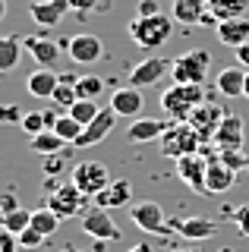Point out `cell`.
<instances>
[{"label": "cell", "mask_w": 249, "mask_h": 252, "mask_svg": "<svg viewBox=\"0 0 249 252\" xmlns=\"http://www.w3.org/2000/svg\"><path fill=\"white\" fill-rule=\"evenodd\" d=\"M174 35V16H136L129 19V38L142 47V51H158L164 47Z\"/></svg>", "instance_id": "6da1fadb"}, {"label": "cell", "mask_w": 249, "mask_h": 252, "mask_svg": "<svg viewBox=\"0 0 249 252\" xmlns=\"http://www.w3.org/2000/svg\"><path fill=\"white\" fill-rule=\"evenodd\" d=\"M205 101V89L202 85H186V82H174L161 92V110L170 120H189V114Z\"/></svg>", "instance_id": "7a4b0ae2"}, {"label": "cell", "mask_w": 249, "mask_h": 252, "mask_svg": "<svg viewBox=\"0 0 249 252\" xmlns=\"http://www.w3.org/2000/svg\"><path fill=\"white\" fill-rule=\"evenodd\" d=\"M158 142H161V155L174 158V161H180V158L192 155V152H202V145H205V142L199 139V132L186 120H170V126L164 129V136Z\"/></svg>", "instance_id": "3957f363"}, {"label": "cell", "mask_w": 249, "mask_h": 252, "mask_svg": "<svg viewBox=\"0 0 249 252\" xmlns=\"http://www.w3.org/2000/svg\"><path fill=\"white\" fill-rule=\"evenodd\" d=\"M208 66H212V54L205 47H192V51L170 60V79L186 85H202L208 76Z\"/></svg>", "instance_id": "277c9868"}, {"label": "cell", "mask_w": 249, "mask_h": 252, "mask_svg": "<svg viewBox=\"0 0 249 252\" xmlns=\"http://www.w3.org/2000/svg\"><path fill=\"white\" fill-rule=\"evenodd\" d=\"M111 180H114L111 170L101 161H79L73 167V173H69V183H76V189H79L82 195H89V199H95L101 189L111 186Z\"/></svg>", "instance_id": "5b68a950"}, {"label": "cell", "mask_w": 249, "mask_h": 252, "mask_svg": "<svg viewBox=\"0 0 249 252\" xmlns=\"http://www.w3.org/2000/svg\"><path fill=\"white\" fill-rule=\"evenodd\" d=\"M85 202H89V195H82L79 189H76V183H57L51 189V195H48V208L63 220L79 215L85 208Z\"/></svg>", "instance_id": "8992f818"}, {"label": "cell", "mask_w": 249, "mask_h": 252, "mask_svg": "<svg viewBox=\"0 0 249 252\" xmlns=\"http://www.w3.org/2000/svg\"><path fill=\"white\" fill-rule=\"evenodd\" d=\"M224 117H227V114H224V107L218 104V101H208V98H205V101H202V104L189 114V120H186V123H189L192 129L199 132L202 142H212Z\"/></svg>", "instance_id": "52a82bcc"}, {"label": "cell", "mask_w": 249, "mask_h": 252, "mask_svg": "<svg viewBox=\"0 0 249 252\" xmlns=\"http://www.w3.org/2000/svg\"><path fill=\"white\" fill-rule=\"evenodd\" d=\"M82 230L92 236V240H104V243H117L120 240V227H117V220L111 218V211L107 208H98V205H92V208H85L82 215Z\"/></svg>", "instance_id": "ba28073f"}, {"label": "cell", "mask_w": 249, "mask_h": 252, "mask_svg": "<svg viewBox=\"0 0 249 252\" xmlns=\"http://www.w3.org/2000/svg\"><path fill=\"white\" fill-rule=\"evenodd\" d=\"M129 218H133V224L139 230H145V233H167L170 230L161 205L152 202V199H139L136 205H129Z\"/></svg>", "instance_id": "9c48e42d"}, {"label": "cell", "mask_w": 249, "mask_h": 252, "mask_svg": "<svg viewBox=\"0 0 249 252\" xmlns=\"http://www.w3.org/2000/svg\"><path fill=\"white\" fill-rule=\"evenodd\" d=\"M205 173H208V158L202 152H192V155H186V158L177 161V177H180L192 192H199V195L208 192V189H205Z\"/></svg>", "instance_id": "30bf717a"}, {"label": "cell", "mask_w": 249, "mask_h": 252, "mask_svg": "<svg viewBox=\"0 0 249 252\" xmlns=\"http://www.w3.org/2000/svg\"><path fill=\"white\" fill-rule=\"evenodd\" d=\"M212 142H215L218 152H240L243 142H246V123H243V117L227 114L221 120V126H218V132H215Z\"/></svg>", "instance_id": "8fae6325"}, {"label": "cell", "mask_w": 249, "mask_h": 252, "mask_svg": "<svg viewBox=\"0 0 249 252\" xmlns=\"http://www.w3.org/2000/svg\"><path fill=\"white\" fill-rule=\"evenodd\" d=\"M170 73V60L164 57H145L139 60L133 69H129V85H136V89H149V85L161 82Z\"/></svg>", "instance_id": "7c38bea8"}, {"label": "cell", "mask_w": 249, "mask_h": 252, "mask_svg": "<svg viewBox=\"0 0 249 252\" xmlns=\"http://www.w3.org/2000/svg\"><path fill=\"white\" fill-rule=\"evenodd\" d=\"M202 155L208 158V173H205V189H208V192H212V195H221V192H227V189H233V183H237V173H233L218 155L208 152V148H202Z\"/></svg>", "instance_id": "4fadbf2b"}, {"label": "cell", "mask_w": 249, "mask_h": 252, "mask_svg": "<svg viewBox=\"0 0 249 252\" xmlns=\"http://www.w3.org/2000/svg\"><path fill=\"white\" fill-rule=\"evenodd\" d=\"M107 104L114 107L117 117H129V120H136V117L142 114V107H145V94H142V89H136V85H123V89H117L111 94Z\"/></svg>", "instance_id": "5bb4252c"}, {"label": "cell", "mask_w": 249, "mask_h": 252, "mask_svg": "<svg viewBox=\"0 0 249 252\" xmlns=\"http://www.w3.org/2000/svg\"><path fill=\"white\" fill-rule=\"evenodd\" d=\"M66 54L73 57L76 63H95L104 57V44H101V38L98 35H89V32H82V35H73L69 38V47H66Z\"/></svg>", "instance_id": "9a60e30c"}, {"label": "cell", "mask_w": 249, "mask_h": 252, "mask_svg": "<svg viewBox=\"0 0 249 252\" xmlns=\"http://www.w3.org/2000/svg\"><path fill=\"white\" fill-rule=\"evenodd\" d=\"M114 120H117L114 107H111V104H107V107H101V110H98V117H95V120H92V123L82 129V136L76 139V145H73V148H89V145H98V142H101V139L107 136V132L114 129Z\"/></svg>", "instance_id": "2e32d148"}, {"label": "cell", "mask_w": 249, "mask_h": 252, "mask_svg": "<svg viewBox=\"0 0 249 252\" xmlns=\"http://www.w3.org/2000/svg\"><path fill=\"white\" fill-rule=\"evenodd\" d=\"M66 10H69V0H32V3H29V16H32V22L41 26V29H54L63 19Z\"/></svg>", "instance_id": "e0dca14e"}, {"label": "cell", "mask_w": 249, "mask_h": 252, "mask_svg": "<svg viewBox=\"0 0 249 252\" xmlns=\"http://www.w3.org/2000/svg\"><path fill=\"white\" fill-rule=\"evenodd\" d=\"M170 230L199 243V240H212L218 233V220H212V218H174L170 220Z\"/></svg>", "instance_id": "ac0fdd59"}, {"label": "cell", "mask_w": 249, "mask_h": 252, "mask_svg": "<svg viewBox=\"0 0 249 252\" xmlns=\"http://www.w3.org/2000/svg\"><path fill=\"white\" fill-rule=\"evenodd\" d=\"M22 47H26L29 57H32L38 66H44V69H54V63L60 60V44L51 41V38L29 35V38H22Z\"/></svg>", "instance_id": "d6986e66"}, {"label": "cell", "mask_w": 249, "mask_h": 252, "mask_svg": "<svg viewBox=\"0 0 249 252\" xmlns=\"http://www.w3.org/2000/svg\"><path fill=\"white\" fill-rule=\"evenodd\" d=\"M133 202V186H129V180H111V186L101 189L95 195V205L98 208H120V205H129Z\"/></svg>", "instance_id": "ffe728a7"}, {"label": "cell", "mask_w": 249, "mask_h": 252, "mask_svg": "<svg viewBox=\"0 0 249 252\" xmlns=\"http://www.w3.org/2000/svg\"><path fill=\"white\" fill-rule=\"evenodd\" d=\"M218 32V41L227 44V47H240L249 41V19L246 16H237V19H224L215 26Z\"/></svg>", "instance_id": "44dd1931"}, {"label": "cell", "mask_w": 249, "mask_h": 252, "mask_svg": "<svg viewBox=\"0 0 249 252\" xmlns=\"http://www.w3.org/2000/svg\"><path fill=\"white\" fill-rule=\"evenodd\" d=\"M167 126H170V120H158V117H136L133 126L126 129V139L129 142H152V139L164 136Z\"/></svg>", "instance_id": "7402d4cb"}, {"label": "cell", "mask_w": 249, "mask_h": 252, "mask_svg": "<svg viewBox=\"0 0 249 252\" xmlns=\"http://www.w3.org/2000/svg\"><path fill=\"white\" fill-rule=\"evenodd\" d=\"M218 85V94L224 98H243V89H246V69L243 66H224L215 79Z\"/></svg>", "instance_id": "603a6c76"}, {"label": "cell", "mask_w": 249, "mask_h": 252, "mask_svg": "<svg viewBox=\"0 0 249 252\" xmlns=\"http://www.w3.org/2000/svg\"><path fill=\"white\" fill-rule=\"evenodd\" d=\"M29 94H35V98H41V101H51V94L54 89L60 85V73H54V69H44V66H38L32 76H29Z\"/></svg>", "instance_id": "cb8c5ba5"}, {"label": "cell", "mask_w": 249, "mask_h": 252, "mask_svg": "<svg viewBox=\"0 0 249 252\" xmlns=\"http://www.w3.org/2000/svg\"><path fill=\"white\" fill-rule=\"evenodd\" d=\"M208 13V0H174V22L183 26H199L202 16Z\"/></svg>", "instance_id": "d4e9b609"}, {"label": "cell", "mask_w": 249, "mask_h": 252, "mask_svg": "<svg viewBox=\"0 0 249 252\" xmlns=\"http://www.w3.org/2000/svg\"><path fill=\"white\" fill-rule=\"evenodd\" d=\"M22 57V38L0 35V73H13Z\"/></svg>", "instance_id": "484cf974"}, {"label": "cell", "mask_w": 249, "mask_h": 252, "mask_svg": "<svg viewBox=\"0 0 249 252\" xmlns=\"http://www.w3.org/2000/svg\"><path fill=\"white\" fill-rule=\"evenodd\" d=\"M63 145H66V142L60 139L54 129L38 132V136H32V142H29V148H32L35 155H41V158H48V155H63Z\"/></svg>", "instance_id": "4316f807"}, {"label": "cell", "mask_w": 249, "mask_h": 252, "mask_svg": "<svg viewBox=\"0 0 249 252\" xmlns=\"http://www.w3.org/2000/svg\"><path fill=\"white\" fill-rule=\"evenodd\" d=\"M246 3L249 0H208V13H212L218 22L237 19V16H246Z\"/></svg>", "instance_id": "83f0119b"}, {"label": "cell", "mask_w": 249, "mask_h": 252, "mask_svg": "<svg viewBox=\"0 0 249 252\" xmlns=\"http://www.w3.org/2000/svg\"><path fill=\"white\" fill-rule=\"evenodd\" d=\"M60 220H63V218H57V215H54V211L48 208V205H44V208L32 211V230H38V233L44 236V240H48L51 233H57Z\"/></svg>", "instance_id": "f1b7e54d"}, {"label": "cell", "mask_w": 249, "mask_h": 252, "mask_svg": "<svg viewBox=\"0 0 249 252\" xmlns=\"http://www.w3.org/2000/svg\"><path fill=\"white\" fill-rule=\"evenodd\" d=\"M82 129H85V126H82L79 120H73L69 114H60V120L54 123V132H57V136L63 139L66 145H76V139L82 136Z\"/></svg>", "instance_id": "f546056e"}, {"label": "cell", "mask_w": 249, "mask_h": 252, "mask_svg": "<svg viewBox=\"0 0 249 252\" xmlns=\"http://www.w3.org/2000/svg\"><path fill=\"white\" fill-rule=\"evenodd\" d=\"M98 110H101V107H98V101H89V98H79V101H76V104H73V107H69V110H66V114H69V117H73V120H79L82 126H89V123H92V120H95V117H98Z\"/></svg>", "instance_id": "4dcf8cb0"}, {"label": "cell", "mask_w": 249, "mask_h": 252, "mask_svg": "<svg viewBox=\"0 0 249 252\" xmlns=\"http://www.w3.org/2000/svg\"><path fill=\"white\" fill-rule=\"evenodd\" d=\"M0 227H6V230H13V233H22V230H29L32 227V211H26V208H16V211H10V215H3V220H0Z\"/></svg>", "instance_id": "1f68e13d"}, {"label": "cell", "mask_w": 249, "mask_h": 252, "mask_svg": "<svg viewBox=\"0 0 249 252\" xmlns=\"http://www.w3.org/2000/svg\"><path fill=\"white\" fill-rule=\"evenodd\" d=\"M101 92H104V79L101 76H79V82H76V94H79V98L95 101Z\"/></svg>", "instance_id": "d6a6232c"}, {"label": "cell", "mask_w": 249, "mask_h": 252, "mask_svg": "<svg viewBox=\"0 0 249 252\" xmlns=\"http://www.w3.org/2000/svg\"><path fill=\"white\" fill-rule=\"evenodd\" d=\"M51 101H54V104H57L60 110H69V107H73L76 104V101H79V94H76V85H66V82H60L57 85V89H54V94H51Z\"/></svg>", "instance_id": "836d02e7"}, {"label": "cell", "mask_w": 249, "mask_h": 252, "mask_svg": "<svg viewBox=\"0 0 249 252\" xmlns=\"http://www.w3.org/2000/svg\"><path fill=\"white\" fill-rule=\"evenodd\" d=\"M19 126L29 132V136H38V132H44V129H48V123H44V114H41V110H32V114H26Z\"/></svg>", "instance_id": "e575fe53"}, {"label": "cell", "mask_w": 249, "mask_h": 252, "mask_svg": "<svg viewBox=\"0 0 249 252\" xmlns=\"http://www.w3.org/2000/svg\"><path fill=\"white\" fill-rule=\"evenodd\" d=\"M218 158H221L224 164L233 170V173H240V170H249V161H246V155L243 152H218Z\"/></svg>", "instance_id": "d590c367"}, {"label": "cell", "mask_w": 249, "mask_h": 252, "mask_svg": "<svg viewBox=\"0 0 249 252\" xmlns=\"http://www.w3.org/2000/svg\"><path fill=\"white\" fill-rule=\"evenodd\" d=\"M19 249V236L6 227H0V252H16Z\"/></svg>", "instance_id": "8d00e7d4"}, {"label": "cell", "mask_w": 249, "mask_h": 252, "mask_svg": "<svg viewBox=\"0 0 249 252\" xmlns=\"http://www.w3.org/2000/svg\"><path fill=\"white\" fill-rule=\"evenodd\" d=\"M22 110L16 104H0V123H22Z\"/></svg>", "instance_id": "74e56055"}, {"label": "cell", "mask_w": 249, "mask_h": 252, "mask_svg": "<svg viewBox=\"0 0 249 252\" xmlns=\"http://www.w3.org/2000/svg\"><path fill=\"white\" fill-rule=\"evenodd\" d=\"M233 224H237V230L249 236V205H240L237 211H233Z\"/></svg>", "instance_id": "f35d334b"}, {"label": "cell", "mask_w": 249, "mask_h": 252, "mask_svg": "<svg viewBox=\"0 0 249 252\" xmlns=\"http://www.w3.org/2000/svg\"><path fill=\"white\" fill-rule=\"evenodd\" d=\"M41 243H44V236L38 230H32V227L19 233V246H26V249H35V246H41Z\"/></svg>", "instance_id": "ab89813d"}, {"label": "cell", "mask_w": 249, "mask_h": 252, "mask_svg": "<svg viewBox=\"0 0 249 252\" xmlns=\"http://www.w3.org/2000/svg\"><path fill=\"white\" fill-rule=\"evenodd\" d=\"M98 6H101V0H69V10H76L79 16L92 13V10H98Z\"/></svg>", "instance_id": "60d3db41"}, {"label": "cell", "mask_w": 249, "mask_h": 252, "mask_svg": "<svg viewBox=\"0 0 249 252\" xmlns=\"http://www.w3.org/2000/svg\"><path fill=\"white\" fill-rule=\"evenodd\" d=\"M22 208V205L16 202V192H3L0 195V215H10V211H16Z\"/></svg>", "instance_id": "b9f144b4"}, {"label": "cell", "mask_w": 249, "mask_h": 252, "mask_svg": "<svg viewBox=\"0 0 249 252\" xmlns=\"http://www.w3.org/2000/svg\"><path fill=\"white\" fill-rule=\"evenodd\" d=\"M158 13H161V3H158V0H139L136 16H158Z\"/></svg>", "instance_id": "7bdbcfd3"}, {"label": "cell", "mask_w": 249, "mask_h": 252, "mask_svg": "<svg viewBox=\"0 0 249 252\" xmlns=\"http://www.w3.org/2000/svg\"><path fill=\"white\" fill-rule=\"evenodd\" d=\"M233 54H237V66H243L249 73V41L240 44V47H233Z\"/></svg>", "instance_id": "ee69618b"}, {"label": "cell", "mask_w": 249, "mask_h": 252, "mask_svg": "<svg viewBox=\"0 0 249 252\" xmlns=\"http://www.w3.org/2000/svg\"><path fill=\"white\" fill-rule=\"evenodd\" d=\"M57 170H60V155H48V161H44V173L51 177V173H57Z\"/></svg>", "instance_id": "f6af8a7d"}, {"label": "cell", "mask_w": 249, "mask_h": 252, "mask_svg": "<svg viewBox=\"0 0 249 252\" xmlns=\"http://www.w3.org/2000/svg\"><path fill=\"white\" fill-rule=\"evenodd\" d=\"M129 252H158V249H155V246H149V243H139V246H133Z\"/></svg>", "instance_id": "bcb514c9"}, {"label": "cell", "mask_w": 249, "mask_h": 252, "mask_svg": "<svg viewBox=\"0 0 249 252\" xmlns=\"http://www.w3.org/2000/svg\"><path fill=\"white\" fill-rule=\"evenodd\" d=\"M6 16V0H0V19Z\"/></svg>", "instance_id": "7dc6e473"}, {"label": "cell", "mask_w": 249, "mask_h": 252, "mask_svg": "<svg viewBox=\"0 0 249 252\" xmlns=\"http://www.w3.org/2000/svg\"><path fill=\"white\" fill-rule=\"evenodd\" d=\"M243 98L249 101V73H246V89H243Z\"/></svg>", "instance_id": "c3c4849f"}, {"label": "cell", "mask_w": 249, "mask_h": 252, "mask_svg": "<svg viewBox=\"0 0 249 252\" xmlns=\"http://www.w3.org/2000/svg\"><path fill=\"white\" fill-rule=\"evenodd\" d=\"M60 252H82V249H76V246H63Z\"/></svg>", "instance_id": "681fc988"}, {"label": "cell", "mask_w": 249, "mask_h": 252, "mask_svg": "<svg viewBox=\"0 0 249 252\" xmlns=\"http://www.w3.org/2000/svg\"><path fill=\"white\" fill-rule=\"evenodd\" d=\"M180 252H199V249H180Z\"/></svg>", "instance_id": "f907efd6"}, {"label": "cell", "mask_w": 249, "mask_h": 252, "mask_svg": "<svg viewBox=\"0 0 249 252\" xmlns=\"http://www.w3.org/2000/svg\"><path fill=\"white\" fill-rule=\"evenodd\" d=\"M0 220H3V215H0Z\"/></svg>", "instance_id": "816d5d0a"}, {"label": "cell", "mask_w": 249, "mask_h": 252, "mask_svg": "<svg viewBox=\"0 0 249 252\" xmlns=\"http://www.w3.org/2000/svg\"><path fill=\"white\" fill-rule=\"evenodd\" d=\"M246 173H249V170H246Z\"/></svg>", "instance_id": "f5cc1de1"}]
</instances>
